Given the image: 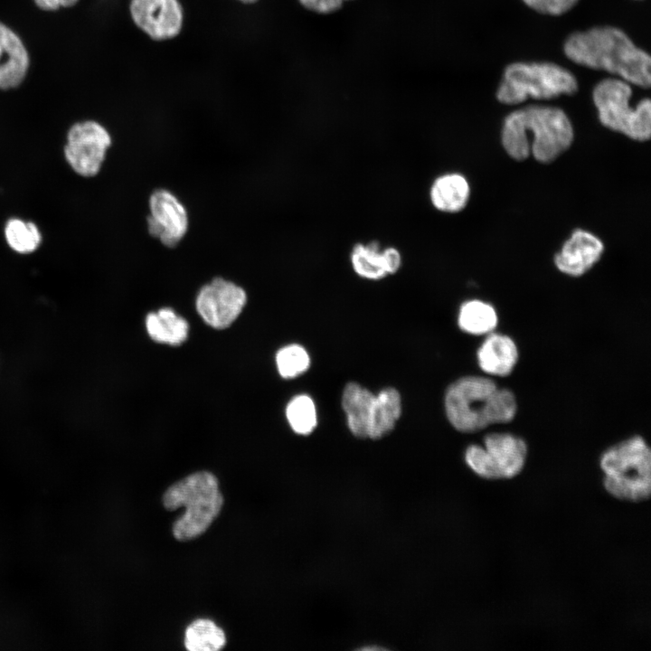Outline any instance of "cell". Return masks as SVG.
I'll return each instance as SVG.
<instances>
[{
	"label": "cell",
	"instance_id": "obj_3",
	"mask_svg": "<svg viewBox=\"0 0 651 651\" xmlns=\"http://www.w3.org/2000/svg\"><path fill=\"white\" fill-rule=\"evenodd\" d=\"M445 412L458 431L471 433L490 424L511 421L516 413L514 393L498 388L494 381L480 376L462 377L446 391Z\"/></svg>",
	"mask_w": 651,
	"mask_h": 651
},
{
	"label": "cell",
	"instance_id": "obj_27",
	"mask_svg": "<svg viewBox=\"0 0 651 651\" xmlns=\"http://www.w3.org/2000/svg\"><path fill=\"white\" fill-rule=\"evenodd\" d=\"M307 9L318 14H330L337 11L346 0H298Z\"/></svg>",
	"mask_w": 651,
	"mask_h": 651
},
{
	"label": "cell",
	"instance_id": "obj_25",
	"mask_svg": "<svg viewBox=\"0 0 651 651\" xmlns=\"http://www.w3.org/2000/svg\"><path fill=\"white\" fill-rule=\"evenodd\" d=\"M307 351L297 344L280 348L276 354V364L281 377L291 379L304 373L310 366Z\"/></svg>",
	"mask_w": 651,
	"mask_h": 651
},
{
	"label": "cell",
	"instance_id": "obj_13",
	"mask_svg": "<svg viewBox=\"0 0 651 651\" xmlns=\"http://www.w3.org/2000/svg\"><path fill=\"white\" fill-rule=\"evenodd\" d=\"M603 243L592 233L578 229L554 256L557 269L564 274L580 277L600 259Z\"/></svg>",
	"mask_w": 651,
	"mask_h": 651
},
{
	"label": "cell",
	"instance_id": "obj_14",
	"mask_svg": "<svg viewBox=\"0 0 651 651\" xmlns=\"http://www.w3.org/2000/svg\"><path fill=\"white\" fill-rule=\"evenodd\" d=\"M30 66L28 51L19 35L0 22V90L18 87Z\"/></svg>",
	"mask_w": 651,
	"mask_h": 651
},
{
	"label": "cell",
	"instance_id": "obj_22",
	"mask_svg": "<svg viewBox=\"0 0 651 651\" xmlns=\"http://www.w3.org/2000/svg\"><path fill=\"white\" fill-rule=\"evenodd\" d=\"M223 630L209 619H197L191 623L184 634V646L190 651H216L224 647Z\"/></svg>",
	"mask_w": 651,
	"mask_h": 651
},
{
	"label": "cell",
	"instance_id": "obj_10",
	"mask_svg": "<svg viewBox=\"0 0 651 651\" xmlns=\"http://www.w3.org/2000/svg\"><path fill=\"white\" fill-rule=\"evenodd\" d=\"M247 302L242 288L231 281L215 278L204 285L196 297V309L210 326L228 327L239 316Z\"/></svg>",
	"mask_w": 651,
	"mask_h": 651
},
{
	"label": "cell",
	"instance_id": "obj_4",
	"mask_svg": "<svg viewBox=\"0 0 651 651\" xmlns=\"http://www.w3.org/2000/svg\"><path fill=\"white\" fill-rule=\"evenodd\" d=\"M164 506L185 511L173 525L174 536L188 541L203 534L218 516L223 497L216 476L207 471L193 473L172 485L164 494Z\"/></svg>",
	"mask_w": 651,
	"mask_h": 651
},
{
	"label": "cell",
	"instance_id": "obj_7",
	"mask_svg": "<svg viewBox=\"0 0 651 651\" xmlns=\"http://www.w3.org/2000/svg\"><path fill=\"white\" fill-rule=\"evenodd\" d=\"M631 87L618 79H604L593 90V101L599 121L606 127L637 141H646L651 134V102L640 100L631 108Z\"/></svg>",
	"mask_w": 651,
	"mask_h": 651
},
{
	"label": "cell",
	"instance_id": "obj_29",
	"mask_svg": "<svg viewBox=\"0 0 651 651\" xmlns=\"http://www.w3.org/2000/svg\"><path fill=\"white\" fill-rule=\"evenodd\" d=\"M79 0H34L35 5L43 11H56L61 7H71Z\"/></svg>",
	"mask_w": 651,
	"mask_h": 651
},
{
	"label": "cell",
	"instance_id": "obj_11",
	"mask_svg": "<svg viewBox=\"0 0 651 651\" xmlns=\"http://www.w3.org/2000/svg\"><path fill=\"white\" fill-rule=\"evenodd\" d=\"M129 13L136 26L156 42L175 38L184 25L179 0H130Z\"/></svg>",
	"mask_w": 651,
	"mask_h": 651
},
{
	"label": "cell",
	"instance_id": "obj_8",
	"mask_svg": "<svg viewBox=\"0 0 651 651\" xmlns=\"http://www.w3.org/2000/svg\"><path fill=\"white\" fill-rule=\"evenodd\" d=\"M527 457L525 441L510 433H489L484 446L470 445L465 452L467 465L486 479H507L523 470Z\"/></svg>",
	"mask_w": 651,
	"mask_h": 651
},
{
	"label": "cell",
	"instance_id": "obj_19",
	"mask_svg": "<svg viewBox=\"0 0 651 651\" xmlns=\"http://www.w3.org/2000/svg\"><path fill=\"white\" fill-rule=\"evenodd\" d=\"M146 326L150 337L161 344L179 345L188 336L187 321L169 307L149 313L146 318Z\"/></svg>",
	"mask_w": 651,
	"mask_h": 651
},
{
	"label": "cell",
	"instance_id": "obj_23",
	"mask_svg": "<svg viewBox=\"0 0 651 651\" xmlns=\"http://www.w3.org/2000/svg\"><path fill=\"white\" fill-rule=\"evenodd\" d=\"M5 237L8 246L15 252L27 254L37 250L42 241V234L37 225L18 218L7 221Z\"/></svg>",
	"mask_w": 651,
	"mask_h": 651
},
{
	"label": "cell",
	"instance_id": "obj_24",
	"mask_svg": "<svg viewBox=\"0 0 651 651\" xmlns=\"http://www.w3.org/2000/svg\"><path fill=\"white\" fill-rule=\"evenodd\" d=\"M286 416L290 428L299 435H308L317 425V412L313 399L299 394L290 400L286 408Z\"/></svg>",
	"mask_w": 651,
	"mask_h": 651
},
{
	"label": "cell",
	"instance_id": "obj_17",
	"mask_svg": "<svg viewBox=\"0 0 651 651\" xmlns=\"http://www.w3.org/2000/svg\"><path fill=\"white\" fill-rule=\"evenodd\" d=\"M470 187L459 174H445L436 178L429 189V199L435 209L455 213L462 211L469 199Z\"/></svg>",
	"mask_w": 651,
	"mask_h": 651
},
{
	"label": "cell",
	"instance_id": "obj_31",
	"mask_svg": "<svg viewBox=\"0 0 651 651\" xmlns=\"http://www.w3.org/2000/svg\"><path fill=\"white\" fill-rule=\"evenodd\" d=\"M363 649H364V650L376 649V650H377V649H382V647H377V646H366V647H364V648H363Z\"/></svg>",
	"mask_w": 651,
	"mask_h": 651
},
{
	"label": "cell",
	"instance_id": "obj_30",
	"mask_svg": "<svg viewBox=\"0 0 651 651\" xmlns=\"http://www.w3.org/2000/svg\"><path fill=\"white\" fill-rule=\"evenodd\" d=\"M238 1L244 5H253V4L257 3L259 0H238Z\"/></svg>",
	"mask_w": 651,
	"mask_h": 651
},
{
	"label": "cell",
	"instance_id": "obj_12",
	"mask_svg": "<svg viewBox=\"0 0 651 651\" xmlns=\"http://www.w3.org/2000/svg\"><path fill=\"white\" fill-rule=\"evenodd\" d=\"M146 218L149 234L166 246H176L188 231V213L184 205L170 191L155 190L148 200Z\"/></svg>",
	"mask_w": 651,
	"mask_h": 651
},
{
	"label": "cell",
	"instance_id": "obj_20",
	"mask_svg": "<svg viewBox=\"0 0 651 651\" xmlns=\"http://www.w3.org/2000/svg\"><path fill=\"white\" fill-rule=\"evenodd\" d=\"M497 322L495 308L481 300H468L459 308L458 324L459 328L467 334L479 335L491 333Z\"/></svg>",
	"mask_w": 651,
	"mask_h": 651
},
{
	"label": "cell",
	"instance_id": "obj_28",
	"mask_svg": "<svg viewBox=\"0 0 651 651\" xmlns=\"http://www.w3.org/2000/svg\"><path fill=\"white\" fill-rule=\"evenodd\" d=\"M382 255L388 275L395 274L401 266L402 259L401 252L394 247H387L382 250Z\"/></svg>",
	"mask_w": 651,
	"mask_h": 651
},
{
	"label": "cell",
	"instance_id": "obj_16",
	"mask_svg": "<svg viewBox=\"0 0 651 651\" xmlns=\"http://www.w3.org/2000/svg\"><path fill=\"white\" fill-rule=\"evenodd\" d=\"M401 397L399 391L387 387L374 394L372 404L367 438L379 439L389 434L401 415Z\"/></svg>",
	"mask_w": 651,
	"mask_h": 651
},
{
	"label": "cell",
	"instance_id": "obj_9",
	"mask_svg": "<svg viewBox=\"0 0 651 651\" xmlns=\"http://www.w3.org/2000/svg\"><path fill=\"white\" fill-rule=\"evenodd\" d=\"M111 145L107 128L95 120L73 124L68 130L64 156L78 175L92 177L99 174Z\"/></svg>",
	"mask_w": 651,
	"mask_h": 651
},
{
	"label": "cell",
	"instance_id": "obj_18",
	"mask_svg": "<svg viewBox=\"0 0 651 651\" xmlns=\"http://www.w3.org/2000/svg\"><path fill=\"white\" fill-rule=\"evenodd\" d=\"M374 394L361 384L346 383L342 393V408L351 433L360 439L367 438L368 422Z\"/></svg>",
	"mask_w": 651,
	"mask_h": 651
},
{
	"label": "cell",
	"instance_id": "obj_2",
	"mask_svg": "<svg viewBox=\"0 0 651 651\" xmlns=\"http://www.w3.org/2000/svg\"><path fill=\"white\" fill-rule=\"evenodd\" d=\"M573 140L571 123L559 108L529 106L510 113L502 128V144L514 159L530 153L541 163H550L566 151Z\"/></svg>",
	"mask_w": 651,
	"mask_h": 651
},
{
	"label": "cell",
	"instance_id": "obj_26",
	"mask_svg": "<svg viewBox=\"0 0 651 651\" xmlns=\"http://www.w3.org/2000/svg\"><path fill=\"white\" fill-rule=\"evenodd\" d=\"M533 10L551 15H560L571 9L579 0H523Z\"/></svg>",
	"mask_w": 651,
	"mask_h": 651
},
{
	"label": "cell",
	"instance_id": "obj_21",
	"mask_svg": "<svg viewBox=\"0 0 651 651\" xmlns=\"http://www.w3.org/2000/svg\"><path fill=\"white\" fill-rule=\"evenodd\" d=\"M350 261L354 272L369 280H380L388 276L382 250L377 241L357 243L353 247Z\"/></svg>",
	"mask_w": 651,
	"mask_h": 651
},
{
	"label": "cell",
	"instance_id": "obj_5",
	"mask_svg": "<svg viewBox=\"0 0 651 651\" xmlns=\"http://www.w3.org/2000/svg\"><path fill=\"white\" fill-rule=\"evenodd\" d=\"M603 486L613 497L632 503L651 494V451L646 440L634 436L609 448L600 458Z\"/></svg>",
	"mask_w": 651,
	"mask_h": 651
},
{
	"label": "cell",
	"instance_id": "obj_1",
	"mask_svg": "<svg viewBox=\"0 0 651 651\" xmlns=\"http://www.w3.org/2000/svg\"><path fill=\"white\" fill-rule=\"evenodd\" d=\"M564 53L573 62L617 74L641 88L651 84V60L620 29L598 26L571 34Z\"/></svg>",
	"mask_w": 651,
	"mask_h": 651
},
{
	"label": "cell",
	"instance_id": "obj_15",
	"mask_svg": "<svg viewBox=\"0 0 651 651\" xmlns=\"http://www.w3.org/2000/svg\"><path fill=\"white\" fill-rule=\"evenodd\" d=\"M518 359L514 341L505 335L491 334L477 351V362L486 373L496 376L510 374Z\"/></svg>",
	"mask_w": 651,
	"mask_h": 651
},
{
	"label": "cell",
	"instance_id": "obj_6",
	"mask_svg": "<svg viewBox=\"0 0 651 651\" xmlns=\"http://www.w3.org/2000/svg\"><path fill=\"white\" fill-rule=\"evenodd\" d=\"M577 90L575 76L559 64L520 61L505 67L496 98L501 103L515 105L529 98L548 99Z\"/></svg>",
	"mask_w": 651,
	"mask_h": 651
}]
</instances>
